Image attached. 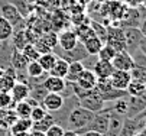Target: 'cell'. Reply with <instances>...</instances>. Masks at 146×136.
<instances>
[{
  "mask_svg": "<svg viewBox=\"0 0 146 136\" xmlns=\"http://www.w3.org/2000/svg\"><path fill=\"white\" fill-rule=\"evenodd\" d=\"M94 114L93 111L84 109V107H81L80 104L74 106L65 116V119L64 122H62V127H64L65 130H74V132H78L81 129H84L94 117Z\"/></svg>",
  "mask_w": 146,
  "mask_h": 136,
  "instance_id": "6da1fadb",
  "label": "cell"
},
{
  "mask_svg": "<svg viewBox=\"0 0 146 136\" xmlns=\"http://www.w3.org/2000/svg\"><path fill=\"white\" fill-rule=\"evenodd\" d=\"M0 16H3L6 21L13 26V31H25L26 29V19L17 12V9L12 3H5L0 6Z\"/></svg>",
  "mask_w": 146,
  "mask_h": 136,
  "instance_id": "7a4b0ae2",
  "label": "cell"
},
{
  "mask_svg": "<svg viewBox=\"0 0 146 136\" xmlns=\"http://www.w3.org/2000/svg\"><path fill=\"white\" fill-rule=\"evenodd\" d=\"M110 45L116 52L120 51H126V42H124V33H123V28L120 26H109L107 28V38H106V42Z\"/></svg>",
  "mask_w": 146,
  "mask_h": 136,
  "instance_id": "3957f363",
  "label": "cell"
},
{
  "mask_svg": "<svg viewBox=\"0 0 146 136\" xmlns=\"http://www.w3.org/2000/svg\"><path fill=\"white\" fill-rule=\"evenodd\" d=\"M78 104L81 107L93 111V113H98L106 107V103L103 102V99L100 97V94L96 90H90L84 97H81V99L78 100Z\"/></svg>",
  "mask_w": 146,
  "mask_h": 136,
  "instance_id": "277c9868",
  "label": "cell"
},
{
  "mask_svg": "<svg viewBox=\"0 0 146 136\" xmlns=\"http://www.w3.org/2000/svg\"><path fill=\"white\" fill-rule=\"evenodd\" d=\"M124 42H126V51L132 55L135 51L139 49V44L142 41V32L139 28H123Z\"/></svg>",
  "mask_w": 146,
  "mask_h": 136,
  "instance_id": "5b68a950",
  "label": "cell"
},
{
  "mask_svg": "<svg viewBox=\"0 0 146 136\" xmlns=\"http://www.w3.org/2000/svg\"><path fill=\"white\" fill-rule=\"evenodd\" d=\"M146 109V93L137 97H127V119H135L137 114H140Z\"/></svg>",
  "mask_w": 146,
  "mask_h": 136,
  "instance_id": "8992f818",
  "label": "cell"
},
{
  "mask_svg": "<svg viewBox=\"0 0 146 136\" xmlns=\"http://www.w3.org/2000/svg\"><path fill=\"white\" fill-rule=\"evenodd\" d=\"M111 65L114 70H120V71H132L135 68L133 58L127 51L116 52L114 58L111 60Z\"/></svg>",
  "mask_w": 146,
  "mask_h": 136,
  "instance_id": "52a82bcc",
  "label": "cell"
},
{
  "mask_svg": "<svg viewBox=\"0 0 146 136\" xmlns=\"http://www.w3.org/2000/svg\"><path fill=\"white\" fill-rule=\"evenodd\" d=\"M64 103H65V99L62 97V94H59V93H48L45 96V99L42 100V107L48 113H55V111L62 109Z\"/></svg>",
  "mask_w": 146,
  "mask_h": 136,
  "instance_id": "ba28073f",
  "label": "cell"
},
{
  "mask_svg": "<svg viewBox=\"0 0 146 136\" xmlns=\"http://www.w3.org/2000/svg\"><path fill=\"white\" fill-rule=\"evenodd\" d=\"M78 42H80V41H78L75 32L67 29V31H62V32L58 35V45H56V46H58L59 49H62V51H71V49L75 48V45H77Z\"/></svg>",
  "mask_w": 146,
  "mask_h": 136,
  "instance_id": "9c48e42d",
  "label": "cell"
},
{
  "mask_svg": "<svg viewBox=\"0 0 146 136\" xmlns=\"http://www.w3.org/2000/svg\"><path fill=\"white\" fill-rule=\"evenodd\" d=\"M130 81H132V74H130V71L114 70L113 74L110 75L111 87L116 88V90H126Z\"/></svg>",
  "mask_w": 146,
  "mask_h": 136,
  "instance_id": "30bf717a",
  "label": "cell"
},
{
  "mask_svg": "<svg viewBox=\"0 0 146 136\" xmlns=\"http://www.w3.org/2000/svg\"><path fill=\"white\" fill-rule=\"evenodd\" d=\"M9 93H10V96H12L13 102H15V103H19V102L26 100L28 97H29L31 87H29L26 83H23V81H16Z\"/></svg>",
  "mask_w": 146,
  "mask_h": 136,
  "instance_id": "8fae6325",
  "label": "cell"
},
{
  "mask_svg": "<svg viewBox=\"0 0 146 136\" xmlns=\"http://www.w3.org/2000/svg\"><path fill=\"white\" fill-rule=\"evenodd\" d=\"M75 84L78 87H81L82 90H94L96 84H97V77H96V74L91 70H84L80 74Z\"/></svg>",
  "mask_w": 146,
  "mask_h": 136,
  "instance_id": "7c38bea8",
  "label": "cell"
},
{
  "mask_svg": "<svg viewBox=\"0 0 146 136\" xmlns=\"http://www.w3.org/2000/svg\"><path fill=\"white\" fill-rule=\"evenodd\" d=\"M42 86L46 88L48 93H59L61 94L67 86V81L64 78H58V77H52L48 74V77L44 80Z\"/></svg>",
  "mask_w": 146,
  "mask_h": 136,
  "instance_id": "4fadbf2b",
  "label": "cell"
},
{
  "mask_svg": "<svg viewBox=\"0 0 146 136\" xmlns=\"http://www.w3.org/2000/svg\"><path fill=\"white\" fill-rule=\"evenodd\" d=\"M123 122H124V116L117 114V113H114V111L110 110L109 129H107V132H106V135H104V136H119V133L121 130V126H123Z\"/></svg>",
  "mask_w": 146,
  "mask_h": 136,
  "instance_id": "5bb4252c",
  "label": "cell"
},
{
  "mask_svg": "<svg viewBox=\"0 0 146 136\" xmlns=\"http://www.w3.org/2000/svg\"><path fill=\"white\" fill-rule=\"evenodd\" d=\"M142 127H143V120L124 117V122H123V126H121V130H120L119 136H135L136 132Z\"/></svg>",
  "mask_w": 146,
  "mask_h": 136,
  "instance_id": "9a60e30c",
  "label": "cell"
},
{
  "mask_svg": "<svg viewBox=\"0 0 146 136\" xmlns=\"http://www.w3.org/2000/svg\"><path fill=\"white\" fill-rule=\"evenodd\" d=\"M91 71L96 74L97 78H110V75L113 74L114 68H113L110 61H100V60H97V62L94 64Z\"/></svg>",
  "mask_w": 146,
  "mask_h": 136,
  "instance_id": "2e32d148",
  "label": "cell"
},
{
  "mask_svg": "<svg viewBox=\"0 0 146 136\" xmlns=\"http://www.w3.org/2000/svg\"><path fill=\"white\" fill-rule=\"evenodd\" d=\"M32 120L29 117H19L10 127H9V133L10 136L16 135V133H22V132H31L32 130Z\"/></svg>",
  "mask_w": 146,
  "mask_h": 136,
  "instance_id": "e0dca14e",
  "label": "cell"
},
{
  "mask_svg": "<svg viewBox=\"0 0 146 136\" xmlns=\"http://www.w3.org/2000/svg\"><path fill=\"white\" fill-rule=\"evenodd\" d=\"M84 65H82L81 61H74V62H68V71H67V75H65V81L67 83H75L78 80L80 74L84 71Z\"/></svg>",
  "mask_w": 146,
  "mask_h": 136,
  "instance_id": "ac0fdd59",
  "label": "cell"
},
{
  "mask_svg": "<svg viewBox=\"0 0 146 136\" xmlns=\"http://www.w3.org/2000/svg\"><path fill=\"white\" fill-rule=\"evenodd\" d=\"M17 119L13 109H0V129H9Z\"/></svg>",
  "mask_w": 146,
  "mask_h": 136,
  "instance_id": "d6986e66",
  "label": "cell"
},
{
  "mask_svg": "<svg viewBox=\"0 0 146 136\" xmlns=\"http://www.w3.org/2000/svg\"><path fill=\"white\" fill-rule=\"evenodd\" d=\"M10 65L19 72V71H25L26 70V65H28V61L26 58L23 56L22 51H17L13 48L12 51V55H10Z\"/></svg>",
  "mask_w": 146,
  "mask_h": 136,
  "instance_id": "ffe728a7",
  "label": "cell"
},
{
  "mask_svg": "<svg viewBox=\"0 0 146 136\" xmlns=\"http://www.w3.org/2000/svg\"><path fill=\"white\" fill-rule=\"evenodd\" d=\"M10 39H12V44L10 45L15 49H17V51H22L29 44L28 36H26V31H16V32H13Z\"/></svg>",
  "mask_w": 146,
  "mask_h": 136,
  "instance_id": "44dd1931",
  "label": "cell"
},
{
  "mask_svg": "<svg viewBox=\"0 0 146 136\" xmlns=\"http://www.w3.org/2000/svg\"><path fill=\"white\" fill-rule=\"evenodd\" d=\"M56 60H58V56H56L54 52H48V54L39 55L38 62H39V65L42 67V70H44L45 72H49V71L52 70V67L55 65Z\"/></svg>",
  "mask_w": 146,
  "mask_h": 136,
  "instance_id": "7402d4cb",
  "label": "cell"
},
{
  "mask_svg": "<svg viewBox=\"0 0 146 136\" xmlns=\"http://www.w3.org/2000/svg\"><path fill=\"white\" fill-rule=\"evenodd\" d=\"M82 45H84V48H86V51H87L88 55H97L100 52L101 46L104 45V42L100 39V38L93 36V38H90V39L82 42Z\"/></svg>",
  "mask_w": 146,
  "mask_h": 136,
  "instance_id": "603a6c76",
  "label": "cell"
},
{
  "mask_svg": "<svg viewBox=\"0 0 146 136\" xmlns=\"http://www.w3.org/2000/svg\"><path fill=\"white\" fill-rule=\"evenodd\" d=\"M67 71H68V62L65 60H62V58H58L55 65L52 67V70L48 74L52 77H58V78H65Z\"/></svg>",
  "mask_w": 146,
  "mask_h": 136,
  "instance_id": "cb8c5ba5",
  "label": "cell"
},
{
  "mask_svg": "<svg viewBox=\"0 0 146 136\" xmlns=\"http://www.w3.org/2000/svg\"><path fill=\"white\" fill-rule=\"evenodd\" d=\"M13 26L6 21L3 16H0V44L10 41V38L13 35Z\"/></svg>",
  "mask_w": 146,
  "mask_h": 136,
  "instance_id": "d4e9b609",
  "label": "cell"
},
{
  "mask_svg": "<svg viewBox=\"0 0 146 136\" xmlns=\"http://www.w3.org/2000/svg\"><path fill=\"white\" fill-rule=\"evenodd\" d=\"M126 93H127V96H130V97L142 96V94L146 93V84L142 83V81H139V80L132 78V81L129 83V86H127V88H126Z\"/></svg>",
  "mask_w": 146,
  "mask_h": 136,
  "instance_id": "484cf974",
  "label": "cell"
},
{
  "mask_svg": "<svg viewBox=\"0 0 146 136\" xmlns=\"http://www.w3.org/2000/svg\"><path fill=\"white\" fill-rule=\"evenodd\" d=\"M55 123V117H54V114L52 113H46V116L44 119H40L39 122H35L32 125V130H39V132H46L52 125Z\"/></svg>",
  "mask_w": 146,
  "mask_h": 136,
  "instance_id": "4316f807",
  "label": "cell"
},
{
  "mask_svg": "<svg viewBox=\"0 0 146 136\" xmlns=\"http://www.w3.org/2000/svg\"><path fill=\"white\" fill-rule=\"evenodd\" d=\"M74 32H75V35H77V38H78V41H80V42H84V41L90 39V38L96 36V33H94V31L91 29L90 23H88V25L81 23L78 28L74 29Z\"/></svg>",
  "mask_w": 146,
  "mask_h": 136,
  "instance_id": "83f0119b",
  "label": "cell"
},
{
  "mask_svg": "<svg viewBox=\"0 0 146 136\" xmlns=\"http://www.w3.org/2000/svg\"><path fill=\"white\" fill-rule=\"evenodd\" d=\"M25 72H26V75L29 77V78H39V77H42L44 74H46V72L42 70V67L39 65V62H38V61L28 62Z\"/></svg>",
  "mask_w": 146,
  "mask_h": 136,
  "instance_id": "f1b7e54d",
  "label": "cell"
},
{
  "mask_svg": "<svg viewBox=\"0 0 146 136\" xmlns=\"http://www.w3.org/2000/svg\"><path fill=\"white\" fill-rule=\"evenodd\" d=\"M48 94L46 88L42 86V84H38V86H33L31 87V93H29V97L33 100H36L38 103L42 104V100L45 99V96Z\"/></svg>",
  "mask_w": 146,
  "mask_h": 136,
  "instance_id": "f546056e",
  "label": "cell"
},
{
  "mask_svg": "<svg viewBox=\"0 0 146 136\" xmlns=\"http://www.w3.org/2000/svg\"><path fill=\"white\" fill-rule=\"evenodd\" d=\"M127 97H129V96H127ZM127 97H124V99H119V100L113 102V104L110 106V110L126 117V113H127Z\"/></svg>",
  "mask_w": 146,
  "mask_h": 136,
  "instance_id": "4dcf8cb0",
  "label": "cell"
},
{
  "mask_svg": "<svg viewBox=\"0 0 146 136\" xmlns=\"http://www.w3.org/2000/svg\"><path fill=\"white\" fill-rule=\"evenodd\" d=\"M9 3H12L17 9V12L22 15L25 19L29 16V13H31V3L28 2V0H12V2H9Z\"/></svg>",
  "mask_w": 146,
  "mask_h": 136,
  "instance_id": "1f68e13d",
  "label": "cell"
},
{
  "mask_svg": "<svg viewBox=\"0 0 146 136\" xmlns=\"http://www.w3.org/2000/svg\"><path fill=\"white\" fill-rule=\"evenodd\" d=\"M13 110L17 114V117H29L31 111H32V107L26 103V100H23V102L16 103L15 107H13Z\"/></svg>",
  "mask_w": 146,
  "mask_h": 136,
  "instance_id": "d6a6232c",
  "label": "cell"
},
{
  "mask_svg": "<svg viewBox=\"0 0 146 136\" xmlns=\"http://www.w3.org/2000/svg\"><path fill=\"white\" fill-rule=\"evenodd\" d=\"M114 55H116V51H114L110 45L104 44V45L101 46L100 52L97 54V58H98L100 61H110V62H111V60L114 58Z\"/></svg>",
  "mask_w": 146,
  "mask_h": 136,
  "instance_id": "836d02e7",
  "label": "cell"
},
{
  "mask_svg": "<svg viewBox=\"0 0 146 136\" xmlns=\"http://www.w3.org/2000/svg\"><path fill=\"white\" fill-rule=\"evenodd\" d=\"M22 54H23V56L26 58V61H28V62L38 61V58H39V55H40V54L36 51V48H35L33 44H28V45L22 49Z\"/></svg>",
  "mask_w": 146,
  "mask_h": 136,
  "instance_id": "e575fe53",
  "label": "cell"
},
{
  "mask_svg": "<svg viewBox=\"0 0 146 136\" xmlns=\"http://www.w3.org/2000/svg\"><path fill=\"white\" fill-rule=\"evenodd\" d=\"M90 26H91V29L94 31L96 36L100 38L103 42H106V38H107V28H106V26H103L100 22H96V21L90 22Z\"/></svg>",
  "mask_w": 146,
  "mask_h": 136,
  "instance_id": "d590c367",
  "label": "cell"
},
{
  "mask_svg": "<svg viewBox=\"0 0 146 136\" xmlns=\"http://www.w3.org/2000/svg\"><path fill=\"white\" fill-rule=\"evenodd\" d=\"M40 41H42L48 48L54 49V48L58 45V33H55V32H48V33H45V35L40 36Z\"/></svg>",
  "mask_w": 146,
  "mask_h": 136,
  "instance_id": "8d00e7d4",
  "label": "cell"
},
{
  "mask_svg": "<svg viewBox=\"0 0 146 136\" xmlns=\"http://www.w3.org/2000/svg\"><path fill=\"white\" fill-rule=\"evenodd\" d=\"M15 104L16 103L13 102L9 91H2L0 93V109H13Z\"/></svg>",
  "mask_w": 146,
  "mask_h": 136,
  "instance_id": "74e56055",
  "label": "cell"
},
{
  "mask_svg": "<svg viewBox=\"0 0 146 136\" xmlns=\"http://www.w3.org/2000/svg\"><path fill=\"white\" fill-rule=\"evenodd\" d=\"M46 110L42 107V106H36V107H33L32 109V111H31V116H29V119L32 120V123H35V122H39L40 119H44L45 116H46Z\"/></svg>",
  "mask_w": 146,
  "mask_h": 136,
  "instance_id": "f35d334b",
  "label": "cell"
},
{
  "mask_svg": "<svg viewBox=\"0 0 146 136\" xmlns=\"http://www.w3.org/2000/svg\"><path fill=\"white\" fill-rule=\"evenodd\" d=\"M132 58H133V62H135V67H140V68H146V56L137 49L132 54Z\"/></svg>",
  "mask_w": 146,
  "mask_h": 136,
  "instance_id": "ab89813d",
  "label": "cell"
},
{
  "mask_svg": "<svg viewBox=\"0 0 146 136\" xmlns=\"http://www.w3.org/2000/svg\"><path fill=\"white\" fill-rule=\"evenodd\" d=\"M130 74H132V78L139 80V81H142V83H145V84H146V68L135 67V68L130 71Z\"/></svg>",
  "mask_w": 146,
  "mask_h": 136,
  "instance_id": "60d3db41",
  "label": "cell"
},
{
  "mask_svg": "<svg viewBox=\"0 0 146 136\" xmlns=\"http://www.w3.org/2000/svg\"><path fill=\"white\" fill-rule=\"evenodd\" d=\"M64 132H65V129L62 127L61 125L54 123V125L45 132V136H64Z\"/></svg>",
  "mask_w": 146,
  "mask_h": 136,
  "instance_id": "b9f144b4",
  "label": "cell"
},
{
  "mask_svg": "<svg viewBox=\"0 0 146 136\" xmlns=\"http://www.w3.org/2000/svg\"><path fill=\"white\" fill-rule=\"evenodd\" d=\"M97 60H98L97 55H88L86 60L81 61V62H82V65H84L86 70H93V67H94V64L97 62Z\"/></svg>",
  "mask_w": 146,
  "mask_h": 136,
  "instance_id": "7bdbcfd3",
  "label": "cell"
},
{
  "mask_svg": "<svg viewBox=\"0 0 146 136\" xmlns=\"http://www.w3.org/2000/svg\"><path fill=\"white\" fill-rule=\"evenodd\" d=\"M139 51L146 56V36L142 38V41H140V44H139Z\"/></svg>",
  "mask_w": 146,
  "mask_h": 136,
  "instance_id": "ee69618b",
  "label": "cell"
},
{
  "mask_svg": "<svg viewBox=\"0 0 146 136\" xmlns=\"http://www.w3.org/2000/svg\"><path fill=\"white\" fill-rule=\"evenodd\" d=\"M139 29H140L142 35H143V36H146V17H143V19H142V22H140V25H139Z\"/></svg>",
  "mask_w": 146,
  "mask_h": 136,
  "instance_id": "f6af8a7d",
  "label": "cell"
},
{
  "mask_svg": "<svg viewBox=\"0 0 146 136\" xmlns=\"http://www.w3.org/2000/svg\"><path fill=\"white\" fill-rule=\"evenodd\" d=\"M81 136H104V135L98 133V132H94V130H87L84 133H81Z\"/></svg>",
  "mask_w": 146,
  "mask_h": 136,
  "instance_id": "bcb514c9",
  "label": "cell"
},
{
  "mask_svg": "<svg viewBox=\"0 0 146 136\" xmlns=\"http://www.w3.org/2000/svg\"><path fill=\"white\" fill-rule=\"evenodd\" d=\"M29 136H45L44 132H39V130H31Z\"/></svg>",
  "mask_w": 146,
  "mask_h": 136,
  "instance_id": "7dc6e473",
  "label": "cell"
},
{
  "mask_svg": "<svg viewBox=\"0 0 146 136\" xmlns=\"http://www.w3.org/2000/svg\"><path fill=\"white\" fill-rule=\"evenodd\" d=\"M64 136H81V135H78V133L74 132V130H65V132H64Z\"/></svg>",
  "mask_w": 146,
  "mask_h": 136,
  "instance_id": "c3c4849f",
  "label": "cell"
},
{
  "mask_svg": "<svg viewBox=\"0 0 146 136\" xmlns=\"http://www.w3.org/2000/svg\"><path fill=\"white\" fill-rule=\"evenodd\" d=\"M135 136H146V129H145V127L139 129V130L136 132V135H135Z\"/></svg>",
  "mask_w": 146,
  "mask_h": 136,
  "instance_id": "681fc988",
  "label": "cell"
},
{
  "mask_svg": "<svg viewBox=\"0 0 146 136\" xmlns=\"http://www.w3.org/2000/svg\"><path fill=\"white\" fill-rule=\"evenodd\" d=\"M143 117H146V109H145V110H143V111H142L140 114H137V116H136L135 119H136V120H142Z\"/></svg>",
  "mask_w": 146,
  "mask_h": 136,
  "instance_id": "f907efd6",
  "label": "cell"
},
{
  "mask_svg": "<svg viewBox=\"0 0 146 136\" xmlns=\"http://www.w3.org/2000/svg\"><path fill=\"white\" fill-rule=\"evenodd\" d=\"M29 133H31V132H22V133H16V135H13V136H29Z\"/></svg>",
  "mask_w": 146,
  "mask_h": 136,
  "instance_id": "816d5d0a",
  "label": "cell"
},
{
  "mask_svg": "<svg viewBox=\"0 0 146 136\" xmlns=\"http://www.w3.org/2000/svg\"><path fill=\"white\" fill-rule=\"evenodd\" d=\"M142 7H143V10H146V0H143V2H142V5H140Z\"/></svg>",
  "mask_w": 146,
  "mask_h": 136,
  "instance_id": "f5cc1de1",
  "label": "cell"
},
{
  "mask_svg": "<svg viewBox=\"0 0 146 136\" xmlns=\"http://www.w3.org/2000/svg\"><path fill=\"white\" fill-rule=\"evenodd\" d=\"M142 120H143V127H145V129H146V117H143V119H142Z\"/></svg>",
  "mask_w": 146,
  "mask_h": 136,
  "instance_id": "db71d44e",
  "label": "cell"
},
{
  "mask_svg": "<svg viewBox=\"0 0 146 136\" xmlns=\"http://www.w3.org/2000/svg\"><path fill=\"white\" fill-rule=\"evenodd\" d=\"M28 2H29V3H32V2H35V0H28Z\"/></svg>",
  "mask_w": 146,
  "mask_h": 136,
  "instance_id": "11a10c76",
  "label": "cell"
},
{
  "mask_svg": "<svg viewBox=\"0 0 146 136\" xmlns=\"http://www.w3.org/2000/svg\"><path fill=\"white\" fill-rule=\"evenodd\" d=\"M0 45H2V44H0Z\"/></svg>",
  "mask_w": 146,
  "mask_h": 136,
  "instance_id": "9f6ffc18",
  "label": "cell"
}]
</instances>
